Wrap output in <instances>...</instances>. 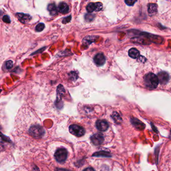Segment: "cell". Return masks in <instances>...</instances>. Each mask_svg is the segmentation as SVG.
Returning <instances> with one entry per match:
<instances>
[{
    "label": "cell",
    "instance_id": "cell-1",
    "mask_svg": "<svg viewBox=\"0 0 171 171\" xmlns=\"http://www.w3.org/2000/svg\"><path fill=\"white\" fill-rule=\"evenodd\" d=\"M144 81L145 86L149 89L156 88L159 83L157 76L152 73H149L145 76Z\"/></svg>",
    "mask_w": 171,
    "mask_h": 171
},
{
    "label": "cell",
    "instance_id": "cell-2",
    "mask_svg": "<svg viewBox=\"0 0 171 171\" xmlns=\"http://www.w3.org/2000/svg\"><path fill=\"white\" fill-rule=\"evenodd\" d=\"M29 133L30 136L35 139L42 138L45 134V131L43 128L39 125L33 126L30 128Z\"/></svg>",
    "mask_w": 171,
    "mask_h": 171
},
{
    "label": "cell",
    "instance_id": "cell-3",
    "mask_svg": "<svg viewBox=\"0 0 171 171\" xmlns=\"http://www.w3.org/2000/svg\"><path fill=\"white\" fill-rule=\"evenodd\" d=\"M55 159L59 163H64L68 157V152L64 148L58 149L55 153Z\"/></svg>",
    "mask_w": 171,
    "mask_h": 171
},
{
    "label": "cell",
    "instance_id": "cell-4",
    "mask_svg": "<svg viewBox=\"0 0 171 171\" xmlns=\"http://www.w3.org/2000/svg\"><path fill=\"white\" fill-rule=\"evenodd\" d=\"M69 131L70 133L77 137H81L85 134V130L83 127L76 124L70 126Z\"/></svg>",
    "mask_w": 171,
    "mask_h": 171
},
{
    "label": "cell",
    "instance_id": "cell-5",
    "mask_svg": "<svg viewBox=\"0 0 171 171\" xmlns=\"http://www.w3.org/2000/svg\"><path fill=\"white\" fill-rule=\"evenodd\" d=\"M103 9V4L100 2L90 3L87 6V11L89 13H92L94 11H100Z\"/></svg>",
    "mask_w": 171,
    "mask_h": 171
},
{
    "label": "cell",
    "instance_id": "cell-6",
    "mask_svg": "<svg viewBox=\"0 0 171 171\" xmlns=\"http://www.w3.org/2000/svg\"><path fill=\"white\" fill-rule=\"evenodd\" d=\"M91 141L95 146H99L103 143L104 141V137L102 133H97L92 136Z\"/></svg>",
    "mask_w": 171,
    "mask_h": 171
},
{
    "label": "cell",
    "instance_id": "cell-7",
    "mask_svg": "<svg viewBox=\"0 0 171 171\" xmlns=\"http://www.w3.org/2000/svg\"><path fill=\"white\" fill-rule=\"evenodd\" d=\"M158 80L161 85H166L169 80L170 76L166 72H161L158 74Z\"/></svg>",
    "mask_w": 171,
    "mask_h": 171
},
{
    "label": "cell",
    "instance_id": "cell-8",
    "mask_svg": "<svg viewBox=\"0 0 171 171\" xmlns=\"http://www.w3.org/2000/svg\"><path fill=\"white\" fill-rule=\"evenodd\" d=\"M94 61L95 64L98 66H101L105 64L106 62V58L105 56L103 53H98L95 56Z\"/></svg>",
    "mask_w": 171,
    "mask_h": 171
},
{
    "label": "cell",
    "instance_id": "cell-9",
    "mask_svg": "<svg viewBox=\"0 0 171 171\" xmlns=\"http://www.w3.org/2000/svg\"><path fill=\"white\" fill-rule=\"evenodd\" d=\"M96 126L98 130L102 131H107L109 128L108 122L105 120H98L97 121Z\"/></svg>",
    "mask_w": 171,
    "mask_h": 171
},
{
    "label": "cell",
    "instance_id": "cell-10",
    "mask_svg": "<svg viewBox=\"0 0 171 171\" xmlns=\"http://www.w3.org/2000/svg\"><path fill=\"white\" fill-rule=\"evenodd\" d=\"M16 16L18 19L23 24L27 23L32 19V17L30 15L27 14L22 13L16 14Z\"/></svg>",
    "mask_w": 171,
    "mask_h": 171
},
{
    "label": "cell",
    "instance_id": "cell-11",
    "mask_svg": "<svg viewBox=\"0 0 171 171\" xmlns=\"http://www.w3.org/2000/svg\"><path fill=\"white\" fill-rule=\"evenodd\" d=\"M131 123L137 129L140 131H142L145 128V124L136 118L131 119Z\"/></svg>",
    "mask_w": 171,
    "mask_h": 171
},
{
    "label": "cell",
    "instance_id": "cell-12",
    "mask_svg": "<svg viewBox=\"0 0 171 171\" xmlns=\"http://www.w3.org/2000/svg\"><path fill=\"white\" fill-rule=\"evenodd\" d=\"M148 12L150 16L156 14L158 11V6L156 4H149L148 6Z\"/></svg>",
    "mask_w": 171,
    "mask_h": 171
},
{
    "label": "cell",
    "instance_id": "cell-13",
    "mask_svg": "<svg viewBox=\"0 0 171 171\" xmlns=\"http://www.w3.org/2000/svg\"><path fill=\"white\" fill-rule=\"evenodd\" d=\"M59 11L62 14L67 13L69 11V7L67 4L62 2L59 4L58 7Z\"/></svg>",
    "mask_w": 171,
    "mask_h": 171
},
{
    "label": "cell",
    "instance_id": "cell-14",
    "mask_svg": "<svg viewBox=\"0 0 171 171\" xmlns=\"http://www.w3.org/2000/svg\"><path fill=\"white\" fill-rule=\"evenodd\" d=\"M129 55L133 59H136L140 55V52L136 48H131L129 51Z\"/></svg>",
    "mask_w": 171,
    "mask_h": 171
},
{
    "label": "cell",
    "instance_id": "cell-15",
    "mask_svg": "<svg viewBox=\"0 0 171 171\" xmlns=\"http://www.w3.org/2000/svg\"><path fill=\"white\" fill-rule=\"evenodd\" d=\"M48 10L50 12L51 15L54 16L56 15L58 12V9L56 6L54 4H50L48 6Z\"/></svg>",
    "mask_w": 171,
    "mask_h": 171
},
{
    "label": "cell",
    "instance_id": "cell-16",
    "mask_svg": "<svg viewBox=\"0 0 171 171\" xmlns=\"http://www.w3.org/2000/svg\"><path fill=\"white\" fill-rule=\"evenodd\" d=\"M112 118H113V120L115 121V122L117 124H119L121 123L122 119L120 117V115L118 114V112H114L112 116Z\"/></svg>",
    "mask_w": 171,
    "mask_h": 171
},
{
    "label": "cell",
    "instance_id": "cell-17",
    "mask_svg": "<svg viewBox=\"0 0 171 171\" xmlns=\"http://www.w3.org/2000/svg\"><path fill=\"white\" fill-rule=\"evenodd\" d=\"M65 89L64 88L63 86L60 85L58 87H57V94H58V99L59 98H61L62 96H63V94L65 93Z\"/></svg>",
    "mask_w": 171,
    "mask_h": 171
},
{
    "label": "cell",
    "instance_id": "cell-18",
    "mask_svg": "<svg viewBox=\"0 0 171 171\" xmlns=\"http://www.w3.org/2000/svg\"><path fill=\"white\" fill-rule=\"evenodd\" d=\"M93 156H96V157L102 156V157H111L109 153L107 152H104V151H101L99 152L95 153V154H93Z\"/></svg>",
    "mask_w": 171,
    "mask_h": 171
},
{
    "label": "cell",
    "instance_id": "cell-19",
    "mask_svg": "<svg viewBox=\"0 0 171 171\" xmlns=\"http://www.w3.org/2000/svg\"><path fill=\"white\" fill-rule=\"evenodd\" d=\"M85 20H86V21L91 22L94 20V19L95 18V15L91 13L87 14L85 15Z\"/></svg>",
    "mask_w": 171,
    "mask_h": 171
},
{
    "label": "cell",
    "instance_id": "cell-20",
    "mask_svg": "<svg viewBox=\"0 0 171 171\" xmlns=\"http://www.w3.org/2000/svg\"><path fill=\"white\" fill-rule=\"evenodd\" d=\"M45 25L44 23H39L36 27V30L37 32H41L45 28Z\"/></svg>",
    "mask_w": 171,
    "mask_h": 171
},
{
    "label": "cell",
    "instance_id": "cell-21",
    "mask_svg": "<svg viewBox=\"0 0 171 171\" xmlns=\"http://www.w3.org/2000/svg\"><path fill=\"white\" fill-rule=\"evenodd\" d=\"M6 67L8 69H10L12 68L13 66V62L12 60H9L6 63Z\"/></svg>",
    "mask_w": 171,
    "mask_h": 171
},
{
    "label": "cell",
    "instance_id": "cell-22",
    "mask_svg": "<svg viewBox=\"0 0 171 171\" xmlns=\"http://www.w3.org/2000/svg\"><path fill=\"white\" fill-rule=\"evenodd\" d=\"M3 21L6 23H11L10 17L8 15H5L4 16L3 18Z\"/></svg>",
    "mask_w": 171,
    "mask_h": 171
},
{
    "label": "cell",
    "instance_id": "cell-23",
    "mask_svg": "<svg viewBox=\"0 0 171 171\" xmlns=\"http://www.w3.org/2000/svg\"><path fill=\"white\" fill-rule=\"evenodd\" d=\"M136 1H132V0L125 1V3L127 4V5L128 6H130L134 5L135 3H136Z\"/></svg>",
    "mask_w": 171,
    "mask_h": 171
},
{
    "label": "cell",
    "instance_id": "cell-24",
    "mask_svg": "<svg viewBox=\"0 0 171 171\" xmlns=\"http://www.w3.org/2000/svg\"><path fill=\"white\" fill-rule=\"evenodd\" d=\"M71 20V16H69L67 18H65L64 19L63 21V24H67L70 22V21Z\"/></svg>",
    "mask_w": 171,
    "mask_h": 171
},
{
    "label": "cell",
    "instance_id": "cell-25",
    "mask_svg": "<svg viewBox=\"0 0 171 171\" xmlns=\"http://www.w3.org/2000/svg\"><path fill=\"white\" fill-rule=\"evenodd\" d=\"M0 136H1V137L3 138L2 139H4V141H7V142L10 141V139H9L8 138H7V137H6L5 136H3H3H2V135H0Z\"/></svg>",
    "mask_w": 171,
    "mask_h": 171
},
{
    "label": "cell",
    "instance_id": "cell-26",
    "mask_svg": "<svg viewBox=\"0 0 171 171\" xmlns=\"http://www.w3.org/2000/svg\"><path fill=\"white\" fill-rule=\"evenodd\" d=\"M83 171H95L92 168H87Z\"/></svg>",
    "mask_w": 171,
    "mask_h": 171
},
{
    "label": "cell",
    "instance_id": "cell-27",
    "mask_svg": "<svg viewBox=\"0 0 171 171\" xmlns=\"http://www.w3.org/2000/svg\"><path fill=\"white\" fill-rule=\"evenodd\" d=\"M170 138L171 139V133H170Z\"/></svg>",
    "mask_w": 171,
    "mask_h": 171
},
{
    "label": "cell",
    "instance_id": "cell-28",
    "mask_svg": "<svg viewBox=\"0 0 171 171\" xmlns=\"http://www.w3.org/2000/svg\"><path fill=\"white\" fill-rule=\"evenodd\" d=\"M1 91H2V90H0V93H1Z\"/></svg>",
    "mask_w": 171,
    "mask_h": 171
}]
</instances>
